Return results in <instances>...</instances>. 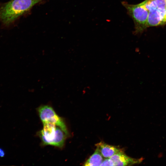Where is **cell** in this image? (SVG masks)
<instances>
[{"label": "cell", "mask_w": 166, "mask_h": 166, "mask_svg": "<svg viewBox=\"0 0 166 166\" xmlns=\"http://www.w3.org/2000/svg\"><path fill=\"white\" fill-rule=\"evenodd\" d=\"M104 157L98 148H97L93 154L85 161L83 165L86 166H101Z\"/></svg>", "instance_id": "cell-8"}, {"label": "cell", "mask_w": 166, "mask_h": 166, "mask_svg": "<svg viewBox=\"0 0 166 166\" xmlns=\"http://www.w3.org/2000/svg\"><path fill=\"white\" fill-rule=\"evenodd\" d=\"M103 156L105 158H109L115 154L122 150L117 147L108 144L101 141L96 145Z\"/></svg>", "instance_id": "cell-7"}, {"label": "cell", "mask_w": 166, "mask_h": 166, "mask_svg": "<svg viewBox=\"0 0 166 166\" xmlns=\"http://www.w3.org/2000/svg\"><path fill=\"white\" fill-rule=\"evenodd\" d=\"M112 166L131 165L140 163L143 158L135 159L126 155L122 151L119 152L109 158Z\"/></svg>", "instance_id": "cell-6"}, {"label": "cell", "mask_w": 166, "mask_h": 166, "mask_svg": "<svg viewBox=\"0 0 166 166\" xmlns=\"http://www.w3.org/2000/svg\"><path fill=\"white\" fill-rule=\"evenodd\" d=\"M43 124V129L39 132L43 144L62 148L68 135L55 124L48 122Z\"/></svg>", "instance_id": "cell-3"}, {"label": "cell", "mask_w": 166, "mask_h": 166, "mask_svg": "<svg viewBox=\"0 0 166 166\" xmlns=\"http://www.w3.org/2000/svg\"><path fill=\"white\" fill-rule=\"evenodd\" d=\"M5 153L4 150L1 148H0V157H2L4 156Z\"/></svg>", "instance_id": "cell-9"}, {"label": "cell", "mask_w": 166, "mask_h": 166, "mask_svg": "<svg viewBox=\"0 0 166 166\" xmlns=\"http://www.w3.org/2000/svg\"><path fill=\"white\" fill-rule=\"evenodd\" d=\"M38 114L43 124L51 123L61 128L68 136L69 132L63 119L56 113L53 108L49 105H42L38 108Z\"/></svg>", "instance_id": "cell-4"}, {"label": "cell", "mask_w": 166, "mask_h": 166, "mask_svg": "<svg viewBox=\"0 0 166 166\" xmlns=\"http://www.w3.org/2000/svg\"><path fill=\"white\" fill-rule=\"evenodd\" d=\"M41 0H11L0 7V21L9 25Z\"/></svg>", "instance_id": "cell-1"}, {"label": "cell", "mask_w": 166, "mask_h": 166, "mask_svg": "<svg viewBox=\"0 0 166 166\" xmlns=\"http://www.w3.org/2000/svg\"><path fill=\"white\" fill-rule=\"evenodd\" d=\"M145 0L137 4H129L126 2H122L127 13L133 20L135 30L134 34L142 33L148 27L149 11L145 6Z\"/></svg>", "instance_id": "cell-2"}, {"label": "cell", "mask_w": 166, "mask_h": 166, "mask_svg": "<svg viewBox=\"0 0 166 166\" xmlns=\"http://www.w3.org/2000/svg\"><path fill=\"white\" fill-rule=\"evenodd\" d=\"M148 9L149 11L148 27L166 24V7L151 6Z\"/></svg>", "instance_id": "cell-5"}]
</instances>
